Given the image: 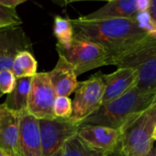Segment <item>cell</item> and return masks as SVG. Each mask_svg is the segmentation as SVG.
<instances>
[{
  "label": "cell",
  "mask_w": 156,
  "mask_h": 156,
  "mask_svg": "<svg viewBox=\"0 0 156 156\" xmlns=\"http://www.w3.org/2000/svg\"><path fill=\"white\" fill-rule=\"evenodd\" d=\"M105 85L103 74L95 73L87 80L78 83L72 101L73 112L70 119L80 124L85 119L94 114L102 104Z\"/></svg>",
  "instance_id": "cell-6"
},
{
  "label": "cell",
  "mask_w": 156,
  "mask_h": 156,
  "mask_svg": "<svg viewBox=\"0 0 156 156\" xmlns=\"http://www.w3.org/2000/svg\"><path fill=\"white\" fill-rule=\"evenodd\" d=\"M42 156H56L64 143L76 135L79 124L70 119H39Z\"/></svg>",
  "instance_id": "cell-8"
},
{
  "label": "cell",
  "mask_w": 156,
  "mask_h": 156,
  "mask_svg": "<svg viewBox=\"0 0 156 156\" xmlns=\"http://www.w3.org/2000/svg\"><path fill=\"white\" fill-rule=\"evenodd\" d=\"M56 156H124L120 146L112 151H105L96 150L84 143L76 135L71 137L62 147Z\"/></svg>",
  "instance_id": "cell-15"
},
{
  "label": "cell",
  "mask_w": 156,
  "mask_h": 156,
  "mask_svg": "<svg viewBox=\"0 0 156 156\" xmlns=\"http://www.w3.org/2000/svg\"><path fill=\"white\" fill-rule=\"evenodd\" d=\"M48 75L57 97L69 98L79 83L73 66L61 55H59L55 67L48 72Z\"/></svg>",
  "instance_id": "cell-14"
},
{
  "label": "cell",
  "mask_w": 156,
  "mask_h": 156,
  "mask_svg": "<svg viewBox=\"0 0 156 156\" xmlns=\"http://www.w3.org/2000/svg\"><path fill=\"white\" fill-rule=\"evenodd\" d=\"M22 24L16 9L0 4V29L18 27Z\"/></svg>",
  "instance_id": "cell-20"
},
{
  "label": "cell",
  "mask_w": 156,
  "mask_h": 156,
  "mask_svg": "<svg viewBox=\"0 0 156 156\" xmlns=\"http://www.w3.org/2000/svg\"><path fill=\"white\" fill-rule=\"evenodd\" d=\"M156 99L145 110L131 117L120 129L119 146L124 156H145L153 148Z\"/></svg>",
  "instance_id": "cell-3"
},
{
  "label": "cell",
  "mask_w": 156,
  "mask_h": 156,
  "mask_svg": "<svg viewBox=\"0 0 156 156\" xmlns=\"http://www.w3.org/2000/svg\"><path fill=\"white\" fill-rule=\"evenodd\" d=\"M31 42L20 26L0 29V53L9 50L28 51Z\"/></svg>",
  "instance_id": "cell-17"
},
{
  "label": "cell",
  "mask_w": 156,
  "mask_h": 156,
  "mask_svg": "<svg viewBox=\"0 0 156 156\" xmlns=\"http://www.w3.org/2000/svg\"><path fill=\"white\" fill-rule=\"evenodd\" d=\"M19 51H21L9 50L0 53V72L5 70H12L14 59Z\"/></svg>",
  "instance_id": "cell-23"
},
{
  "label": "cell",
  "mask_w": 156,
  "mask_h": 156,
  "mask_svg": "<svg viewBox=\"0 0 156 156\" xmlns=\"http://www.w3.org/2000/svg\"><path fill=\"white\" fill-rule=\"evenodd\" d=\"M147 12H148L151 20L156 25V0H148Z\"/></svg>",
  "instance_id": "cell-24"
},
{
  "label": "cell",
  "mask_w": 156,
  "mask_h": 156,
  "mask_svg": "<svg viewBox=\"0 0 156 156\" xmlns=\"http://www.w3.org/2000/svg\"><path fill=\"white\" fill-rule=\"evenodd\" d=\"M152 140H153V141L154 140L156 141V123H155V126H154L153 131H152Z\"/></svg>",
  "instance_id": "cell-29"
},
{
  "label": "cell",
  "mask_w": 156,
  "mask_h": 156,
  "mask_svg": "<svg viewBox=\"0 0 156 156\" xmlns=\"http://www.w3.org/2000/svg\"><path fill=\"white\" fill-rule=\"evenodd\" d=\"M155 99L156 94L144 93L135 87L119 98L102 105L79 125L104 126L119 129L131 117L147 109Z\"/></svg>",
  "instance_id": "cell-2"
},
{
  "label": "cell",
  "mask_w": 156,
  "mask_h": 156,
  "mask_svg": "<svg viewBox=\"0 0 156 156\" xmlns=\"http://www.w3.org/2000/svg\"><path fill=\"white\" fill-rule=\"evenodd\" d=\"M0 156H15V155L11 151H9L7 150L0 148Z\"/></svg>",
  "instance_id": "cell-27"
},
{
  "label": "cell",
  "mask_w": 156,
  "mask_h": 156,
  "mask_svg": "<svg viewBox=\"0 0 156 156\" xmlns=\"http://www.w3.org/2000/svg\"><path fill=\"white\" fill-rule=\"evenodd\" d=\"M31 81L32 77L17 78L14 89L8 95V98L5 101L6 106L9 109L19 114L27 111Z\"/></svg>",
  "instance_id": "cell-16"
},
{
  "label": "cell",
  "mask_w": 156,
  "mask_h": 156,
  "mask_svg": "<svg viewBox=\"0 0 156 156\" xmlns=\"http://www.w3.org/2000/svg\"><path fill=\"white\" fill-rule=\"evenodd\" d=\"M145 156H156V154H155V150H154V148H152Z\"/></svg>",
  "instance_id": "cell-28"
},
{
  "label": "cell",
  "mask_w": 156,
  "mask_h": 156,
  "mask_svg": "<svg viewBox=\"0 0 156 156\" xmlns=\"http://www.w3.org/2000/svg\"><path fill=\"white\" fill-rule=\"evenodd\" d=\"M72 100L68 97H57L53 104V114L55 118L67 119L72 116Z\"/></svg>",
  "instance_id": "cell-21"
},
{
  "label": "cell",
  "mask_w": 156,
  "mask_h": 156,
  "mask_svg": "<svg viewBox=\"0 0 156 156\" xmlns=\"http://www.w3.org/2000/svg\"><path fill=\"white\" fill-rule=\"evenodd\" d=\"M26 1H28V0H0V4L6 7L16 9V7H18L19 5Z\"/></svg>",
  "instance_id": "cell-25"
},
{
  "label": "cell",
  "mask_w": 156,
  "mask_h": 156,
  "mask_svg": "<svg viewBox=\"0 0 156 156\" xmlns=\"http://www.w3.org/2000/svg\"><path fill=\"white\" fill-rule=\"evenodd\" d=\"M16 81L17 78L12 70L0 72V98L12 92L16 86Z\"/></svg>",
  "instance_id": "cell-22"
},
{
  "label": "cell",
  "mask_w": 156,
  "mask_h": 156,
  "mask_svg": "<svg viewBox=\"0 0 156 156\" xmlns=\"http://www.w3.org/2000/svg\"><path fill=\"white\" fill-rule=\"evenodd\" d=\"M38 63L33 54L29 51H19L14 59L12 72L16 78L32 77L37 73Z\"/></svg>",
  "instance_id": "cell-18"
},
{
  "label": "cell",
  "mask_w": 156,
  "mask_h": 156,
  "mask_svg": "<svg viewBox=\"0 0 156 156\" xmlns=\"http://www.w3.org/2000/svg\"><path fill=\"white\" fill-rule=\"evenodd\" d=\"M138 75L134 69L119 67L115 72L103 74L105 85L102 105H106L133 89L137 86Z\"/></svg>",
  "instance_id": "cell-12"
},
{
  "label": "cell",
  "mask_w": 156,
  "mask_h": 156,
  "mask_svg": "<svg viewBox=\"0 0 156 156\" xmlns=\"http://www.w3.org/2000/svg\"><path fill=\"white\" fill-rule=\"evenodd\" d=\"M17 156H42L39 119L28 111L20 114Z\"/></svg>",
  "instance_id": "cell-10"
},
{
  "label": "cell",
  "mask_w": 156,
  "mask_h": 156,
  "mask_svg": "<svg viewBox=\"0 0 156 156\" xmlns=\"http://www.w3.org/2000/svg\"><path fill=\"white\" fill-rule=\"evenodd\" d=\"M112 65L134 69L138 75L136 88L156 94V35L150 36L129 51L115 58Z\"/></svg>",
  "instance_id": "cell-4"
},
{
  "label": "cell",
  "mask_w": 156,
  "mask_h": 156,
  "mask_svg": "<svg viewBox=\"0 0 156 156\" xmlns=\"http://www.w3.org/2000/svg\"><path fill=\"white\" fill-rule=\"evenodd\" d=\"M53 33L58 41L57 45L62 48H68L73 40V27L70 20L56 16L53 23Z\"/></svg>",
  "instance_id": "cell-19"
},
{
  "label": "cell",
  "mask_w": 156,
  "mask_h": 156,
  "mask_svg": "<svg viewBox=\"0 0 156 156\" xmlns=\"http://www.w3.org/2000/svg\"><path fill=\"white\" fill-rule=\"evenodd\" d=\"M62 1L64 4H70V3H73V2H80V1H113V0H62Z\"/></svg>",
  "instance_id": "cell-26"
},
{
  "label": "cell",
  "mask_w": 156,
  "mask_h": 156,
  "mask_svg": "<svg viewBox=\"0 0 156 156\" xmlns=\"http://www.w3.org/2000/svg\"><path fill=\"white\" fill-rule=\"evenodd\" d=\"M20 114L9 109L5 103L0 105V148L18 154Z\"/></svg>",
  "instance_id": "cell-13"
},
{
  "label": "cell",
  "mask_w": 156,
  "mask_h": 156,
  "mask_svg": "<svg viewBox=\"0 0 156 156\" xmlns=\"http://www.w3.org/2000/svg\"><path fill=\"white\" fill-rule=\"evenodd\" d=\"M154 150H155V154H156V147L154 148Z\"/></svg>",
  "instance_id": "cell-30"
},
{
  "label": "cell",
  "mask_w": 156,
  "mask_h": 156,
  "mask_svg": "<svg viewBox=\"0 0 156 156\" xmlns=\"http://www.w3.org/2000/svg\"><path fill=\"white\" fill-rule=\"evenodd\" d=\"M76 136L96 150L112 151L119 147V129L104 126L79 125Z\"/></svg>",
  "instance_id": "cell-11"
},
{
  "label": "cell",
  "mask_w": 156,
  "mask_h": 156,
  "mask_svg": "<svg viewBox=\"0 0 156 156\" xmlns=\"http://www.w3.org/2000/svg\"><path fill=\"white\" fill-rule=\"evenodd\" d=\"M58 54L62 56L73 68L76 75L90 70L111 65V58L108 51L98 44L73 39L68 48H62L56 44Z\"/></svg>",
  "instance_id": "cell-5"
},
{
  "label": "cell",
  "mask_w": 156,
  "mask_h": 156,
  "mask_svg": "<svg viewBox=\"0 0 156 156\" xmlns=\"http://www.w3.org/2000/svg\"><path fill=\"white\" fill-rule=\"evenodd\" d=\"M147 9L148 0H113L97 11L80 18L87 20L110 19L135 20L140 13L146 11Z\"/></svg>",
  "instance_id": "cell-9"
},
{
  "label": "cell",
  "mask_w": 156,
  "mask_h": 156,
  "mask_svg": "<svg viewBox=\"0 0 156 156\" xmlns=\"http://www.w3.org/2000/svg\"><path fill=\"white\" fill-rule=\"evenodd\" d=\"M73 39L90 41L103 47L113 60L138 46L153 35L137 20L110 19L87 20H70Z\"/></svg>",
  "instance_id": "cell-1"
},
{
  "label": "cell",
  "mask_w": 156,
  "mask_h": 156,
  "mask_svg": "<svg viewBox=\"0 0 156 156\" xmlns=\"http://www.w3.org/2000/svg\"><path fill=\"white\" fill-rule=\"evenodd\" d=\"M56 98L48 73H37L32 76L27 111L37 119H54L53 104Z\"/></svg>",
  "instance_id": "cell-7"
}]
</instances>
